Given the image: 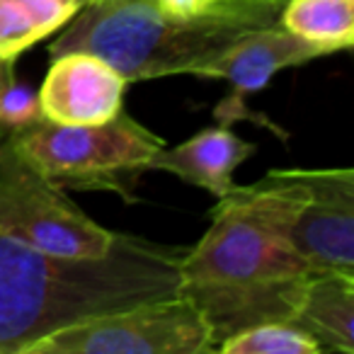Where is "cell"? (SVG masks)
I'll return each mask as SVG.
<instances>
[{
	"label": "cell",
	"mask_w": 354,
	"mask_h": 354,
	"mask_svg": "<svg viewBox=\"0 0 354 354\" xmlns=\"http://www.w3.org/2000/svg\"><path fill=\"white\" fill-rule=\"evenodd\" d=\"M214 0H156V6L160 10L170 12V15H180V17H192L204 12Z\"/></svg>",
	"instance_id": "cell-17"
},
{
	"label": "cell",
	"mask_w": 354,
	"mask_h": 354,
	"mask_svg": "<svg viewBox=\"0 0 354 354\" xmlns=\"http://www.w3.org/2000/svg\"><path fill=\"white\" fill-rule=\"evenodd\" d=\"M289 323L318 339L323 352L354 354V272H310Z\"/></svg>",
	"instance_id": "cell-11"
},
{
	"label": "cell",
	"mask_w": 354,
	"mask_h": 354,
	"mask_svg": "<svg viewBox=\"0 0 354 354\" xmlns=\"http://www.w3.org/2000/svg\"><path fill=\"white\" fill-rule=\"evenodd\" d=\"M255 143L243 141L228 127H209L175 148L162 146L148 162V170L177 175L185 183L223 197L233 189V170L255 153Z\"/></svg>",
	"instance_id": "cell-10"
},
{
	"label": "cell",
	"mask_w": 354,
	"mask_h": 354,
	"mask_svg": "<svg viewBox=\"0 0 354 354\" xmlns=\"http://www.w3.org/2000/svg\"><path fill=\"white\" fill-rule=\"evenodd\" d=\"M286 0H214L192 17L170 15L156 0H90L49 46L51 56H100L127 83L192 75L236 39L279 22Z\"/></svg>",
	"instance_id": "cell-3"
},
{
	"label": "cell",
	"mask_w": 354,
	"mask_h": 354,
	"mask_svg": "<svg viewBox=\"0 0 354 354\" xmlns=\"http://www.w3.org/2000/svg\"><path fill=\"white\" fill-rule=\"evenodd\" d=\"M279 22L328 54L347 51L354 44V0H286Z\"/></svg>",
	"instance_id": "cell-12"
},
{
	"label": "cell",
	"mask_w": 354,
	"mask_h": 354,
	"mask_svg": "<svg viewBox=\"0 0 354 354\" xmlns=\"http://www.w3.org/2000/svg\"><path fill=\"white\" fill-rule=\"evenodd\" d=\"M15 75V61H3L0 59V88Z\"/></svg>",
	"instance_id": "cell-18"
},
{
	"label": "cell",
	"mask_w": 354,
	"mask_h": 354,
	"mask_svg": "<svg viewBox=\"0 0 354 354\" xmlns=\"http://www.w3.org/2000/svg\"><path fill=\"white\" fill-rule=\"evenodd\" d=\"M320 56H328L323 46L291 35L281 25H270L243 35L226 51L199 66L192 75L231 83V95L223 100L221 107H216V119L223 127H228L241 119L257 122V114H252L245 107L248 95L265 90L267 83L279 71L291 68V66H304Z\"/></svg>",
	"instance_id": "cell-7"
},
{
	"label": "cell",
	"mask_w": 354,
	"mask_h": 354,
	"mask_svg": "<svg viewBox=\"0 0 354 354\" xmlns=\"http://www.w3.org/2000/svg\"><path fill=\"white\" fill-rule=\"evenodd\" d=\"M221 354H320L323 347L299 325L274 320L233 333L218 342Z\"/></svg>",
	"instance_id": "cell-13"
},
{
	"label": "cell",
	"mask_w": 354,
	"mask_h": 354,
	"mask_svg": "<svg viewBox=\"0 0 354 354\" xmlns=\"http://www.w3.org/2000/svg\"><path fill=\"white\" fill-rule=\"evenodd\" d=\"M185 250L119 236L107 255L64 260L0 233V354H25L71 323L175 294Z\"/></svg>",
	"instance_id": "cell-2"
},
{
	"label": "cell",
	"mask_w": 354,
	"mask_h": 354,
	"mask_svg": "<svg viewBox=\"0 0 354 354\" xmlns=\"http://www.w3.org/2000/svg\"><path fill=\"white\" fill-rule=\"evenodd\" d=\"M0 233L64 260L102 257L122 236L75 207L10 136H0Z\"/></svg>",
	"instance_id": "cell-5"
},
{
	"label": "cell",
	"mask_w": 354,
	"mask_h": 354,
	"mask_svg": "<svg viewBox=\"0 0 354 354\" xmlns=\"http://www.w3.org/2000/svg\"><path fill=\"white\" fill-rule=\"evenodd\" d=\"M306 199L301 167L270 170L257 183L233 185L216 199L209 231L180 260L177 286L204 310L216 342L260 323H289L310 274L289 245Z\"/></svg>",
	"instance_id": "cell-1"
},
{
	"label": "cell",
	"mask_w": 354,
	"mask_h": 354,
	"mask_svg": "<svg viewBox=\"0 0 354 354\" xmlns=\"http://www.w3.org/2000/svg\"><path fill=\"white\" fill-rule=\"evenodd\" d=\"M44 122L39 95L12 75L0 88V136H12Z\"/></svg>",
	"instance_id": "cell-14"
},
{
	"label": "cell",
	"mask_w": 354,
	"mask_h": 354,
	"mask_svg": "<svg viewBox=\"0 0 354 354\" xmlns=\"http://www.w3.org/2000/svg\"><path fill=\"white\" fill-rule=\"evenodd\" d=\"M25 10L35 17V22L39 25V30L44 35L61 30L64 25H68V20L75 15V8L68 3H61V0H20Z\"/></svg>",
	"instance_id": "cell-16"
},
{
	"label": "cell",
	"mask_w": 354,
	"mask_h": 354,
	"mask_svg": "<svg viewBox=\"0 0 354 354\" xmlns=\"http://www.w3.org/2000/svg\"><path fill=\"white\" fill-rule=\"evenodd\" d=\"M39 88V107L54 124H102L124 109L127 78L100 56L85 51L51 56Z\"/></svg>",
	"instance_id": "cell-9"
},
{
	"label": "cell",
	"mask_w": 354,
	"mask_h": 354,
	"mask_svg": "<svg viewBox=\"0 0 354 354\" xmlns=\"http://www.w3.org/2000/svg\"><path fill=\"white\" fill-rule=\"evenodd\" d=\"M308 199L289 231V245L310 272H354V170H304Z\"/></svg>",
	"instance_id": "cell-8"
},
{
	"label": "cell",
	"mask_w": 354,
	"mask_h": 354,
	"mask_svg": "<svg viewBox=\"0 0 354 354\" xmlns=\"http://www.w3.org/2000/svg\"><path fill=\"white\" fill-rule=\"evenodd\" d=\"M12 143L35 162L56 187L109 189L131 202V187L148 170L151 158L165 146L158 133L141 127L127 112L102 124L41 122L20 133Z\"/></svg>",
	"instance_id": "cell-4"
},
{
	"label": "cell",
	"mask_w": 354,
	"mask_h": 354,
	"mask_svg": "<svg viewBox=\"0 0 354 354\" xmlns=\"http://www.w3.org/2000/svg\"><path fill=\"white\" fill-rule=\"evenodd\" d=\"M44 37L20 0H0V59L15 61Z\"/></svg>",
	"instance_id": "cell-15"
},
{
	"label": "cell",
	"mask_w": 354,
	"mask_h": 354,
	"mask_svg": "<svg viewBox=\"0 0 354 354\" xmlns=\"http://www.w3.org/2000/svg\"><path fill=\"white\" fill-rule=\"evenodd\" d=\"M216 347L204 310L175 291L59 328L25 354H207Z\"/></svg>",
	"instance_id": "cell-6"
},
{
	"label": "cell",
	"mask_w": 354,
	"mask_h": 354,
	"mask_svg": "<svg viewBox=\"0 0 354 354\" xmlns=\"http://www.w3.org/2000/svg\"><path fill=\"white\" fill-rule=\"evenodd\" d=\"M61 3H68V6H73L75 10H80V8H85L90 3V0H61Z\"/></svg>",
	"instance_id": "cell-19"
}]
</instances>
